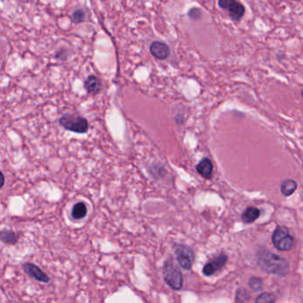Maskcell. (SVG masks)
I'll use <instances>...</instances> for the list:
<instances>
[{
	"instance_id": "obj_1",
	"label": "cell",
	"mask_w": 303,
	"mask_h": 303,
	"mask_svg": "<svg viewBox=\"0 0 303 303\" xmlns=\"http://www.w3.org/2000/svg\"><path fill=\"white\" fill-rule=\"evenodd\" d=\"M257 261L260 269L269 274L285 276L289 272V264L286 260L270 251H259Z\"/></svg>"
},
{
	"instance_id": "obj_2",
	"label": "cell",
	"mask_w": 303,
	"mask_h": 303,
	"mask_svg": "<svg viewBox=\"0 0 303 303\" xmlns=\"http://www.w3.org/2000/svg\"><path fill=\"white\" fill-rule=\"evenodd\" d=\"M164 281L169 286L174 290H180L183 287V277L181 270L173 260H169L164 263L163 268Z\"/></svg>"
},
{
	"instance_id": "obj_3",
	"label": "cell",
	"mask_w": 303,
	"mask_h": 303,
	"mask_svg": "<svg viewBox=\"0 0 303 303\" xmlns=\"http://www.w3.org/2000/svg\"><path fill=\"white\" fill-rule=\"evenodd\" d=\"M59 122L60 125L66 130L71 131L77 134H86L89 128L88 121L79 115L67 114L63 116Z\"/></svg>"
},
{
	"instance_id": "obj_4",
	"label": "cell",
	"mask_w": 303,
	"mask_h": 303,
	"mask_svg": "<svg viewBox=\"0 0 303 303\" xmlns=\"http://www.w3.org/2000/svg\"><path fill=\"white\" fill-rule=\"evenodd\" d=\"M272 243L279 251L291 250L294 246V236L284 226H278L272 235Z\"/></svg>"
},
{
	"instance_id": "obj_5",
	"label": "cell",
	"mask_w": 303,
	"mask_h": 303,
	"mask_svg": "<svg viewBox=\"0 0 303 303\" xmlns=\"http://www.w3.org/2000/svg\"><path fill=\"white\" fill-rule=\"evenodd\" d=\"M174 251L181 267H183L184 270H190L195 260V254L192 249L188 246L180 245L175 246Z\"/></svg>"
},
{
	"instance_id": "obj_6",
	"label": "cell",
	"mask_w": 303,
	"mask_h": 303,
	"mask_svg": "<svg viewBox=\"0 0 303 303\" xmlns=\"http://www.w3.org/2000/svg\"><path fill=\"white\" fill-rule=\"evenodd\" d=\"M228 256L225 255H221L215 258L212 261H209L208 263L205 265L203 269V273L206 276H212L217 272L218 270H221L223 268V266L226 264Z\"/></svg>"
},
{
	"instance_id": "obj_7",
	"label": "cell",
	"mask_w": 303,
	"mask_h": 303,
	"mask_svg": "<svg viewBox=\"0 0 303 303\" xmlns=\"http://www.w3.org/2000/svg\"><path fill=\"white\" fill-rule=\"evenodd\" d=\"M23 270H24L26 274L29 275V277L33 278L34 279L38 280L39 282L48 283L49 280H50L48 276L46 274L43 270H41L37 265L27 262L23 265Z\"/></svg>"
},
{
	"instance_id": "obj_8",
	"label": "cell",
	"mask_w": 303,
	"mask_h": 303,
	"mask_svg": "<svg viewBox=\"0 0 303 303\" xmlns=\"http://www.w3.org/2000/svg\"><path fill=\"white\" fill-rule=\"evenodd\" d=\"M150 53L156 59L159 60H165L169 56L168 46L165 43L160 41H155L150 46Z\"/></svg>"
},
{
	"instance_id": "obj_9",
	"label": "cell",
	"mask_w": 303,
	"mask_h": 303,
	"mask_svg": "<svg viewBox=\"0 0 303 303\" xmlns=\"http://www.w3.org/2000/svg\"><path fill=\"white\" fill-rule=\"evenodd\" d=\"M227 10L229 11V15L231 16V18L234 21H240L242 17L245 15L246 8L240 2L231 0V3L228 6Z\"/></svg>"
},
{
	"instance_id": "obj_10",
	"label": "cell",
	"mask_w": 303,
	"mask_h": 303,
	"mask_svg": "<svg viewBox=\"0 0 303 303\" xmlns=\"http://www.w3.org/2000/svg\"><path fill=\"white\" fill-rule=\"evenodd\" d=\"M197 173H199L202 177L207 180H210L212 177V171H213V164L209 159H203L196 166Z\"/></svg>"
},
{
	"instance_id": "obj_11",
	"label": "cell",
	"mask_w": 303,
	"mask_h": 303,
	"mask_svg": "<svg viewBox=\"0 0 303 303\" xmlns=\"http://www.w3.org/2000/svg\"><path fill=\"white\" fill-rule=\"evenodd\" d=\"M85 87L91 94H97L101 91V80L95 76H89L85 81Z\"/></svg>"
},
{
	"instance_id": "obj_12",
	"label": "cell",
	"mask_w": 303,
	"mask_h": 303,
	"mask_svg": "<svg viewBox=\"0 0 303 303\" xmlns=\"http://www.w3.org/2000/svg\"><path fill=\"white\" fill-rule=\"evenodd\" d=\"M260 214V210L258 208L254 207H248L242 214V221L245 223H252L259 218Z\"/></svg>"
},
{
	"instance_id": "obj_13",
	"label": "cell",
	"mask_w": 303,
	"mask_h": 303,
	"mask_svg": "<svg viewBox=\"0 0 303 303\" xmlns=\"http://www.w3.org/2000/svg\"><path fill=\"white\" fill-rule=\"evenodd\" d=\"M296 188H297V183L292 179L285 180L281 183V186H280L281 193L285 197L291 196L296 190Z\"/></svg>"
},
{
	"instance_id": "obj_14",
	"label": "cell",
	"mask_w": 303,
	"mask_h": 303,
	"mask_svg": "<svg viewBox=\"0 0 303 303\" xmlns=\"http://www.w3.org/2000/svg\"><path fill=\"white\" fill-rule=\"evenodd\" d=\"M87 213V206L83 202L76 204L72 209V217L75 220H81L85 218Z\"/></svg>"
},
{
	"instance_id": "obj_15",
	"label": "cell",
	"mask_w": 303,
	"mask_h": 303,
	"mask_svg": "<svg viewBox=\"0 0 303 303\" xmlns=\"http://www.w3.org/2000/svg\"><path fill=\"white\" fill-rule=\"evenodd\" d=\"M0 239L7 245H15L18 240V236L14 231H0Z\"/></svg>"
},
{
	"instance_id": "obj_16",
	"label": "cell",
	"mask_w": 303,
	"mask_h": 303,
	"mask_svg": "<svg viewBox=\"0 0 303 303\" xmlns=\"http://www.w3.org/2000/svg\"><path fill=\"white\" fill-rule=\"evenodd\" d=\"M275 297L273 294H269V293H263L260 294V296H258V298L256 299L255 303H274Z\"/></svg>"
},
{
	"instance_id": "obj_17",
	"label": "cell",
	"mask_w": 303,
	"mask_h": 303,
	"mask_svg": "<svg viewBox=\"0 0 303 303\" xmlns=\"http://www.w3.org/2000/svg\"><path fill=\"white\" fill-rule=\"evenodd\" d=\"M249 285L254 291L258 292V291H260V289L262 288L263 281L260 278H252L249 281Z\"/></svg>"
},
{
	"instance_id": "obj_18",
	"label": "cell",
	"mask_w": 303,
	"mask_h": 303,
	"mask_svg": "<svg viewBox=\"0 0 303 303\" xmlns=\"http://www.w3.org/2000/svg\"><path fill=\"white\" fill-rule=\"evenodd\" d=\"M73 21L76 23H83L85 21L86 18V14L85 12L81 9H77L72 14Z\"/></svg>"
},
{
	"instance_id": "obj_19",
	"label": "cell",
	"mask_w": 303,
	"mask_h": 303,
	"mask_svg": "<svg viewBox=\"0 0 303 303\" xmlns=\"http://www.w3.org/2000/svg\"><path fill=\"white\" fill-rule=\"evenodd\" d=\"M188 16L193 20H197L201 17V12L197 8H192L188 12Z\"/></svg>"
},
{
	"instance_id": "obj_20",
	"label": "cell",
	"mask_w": 303,
	"mask_h": 303,
	"mask_svg": "<svg viewBox=\"0 0 303 303\" xmlns=\"http://www.w3.org/2000/svg\"><path fill=\"white\" fill-rule=\"evenodd\" d=\"M5 184V176L3 173L0 171V188H2Z\"/></svg>"
}]
</instances>
